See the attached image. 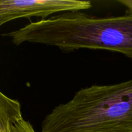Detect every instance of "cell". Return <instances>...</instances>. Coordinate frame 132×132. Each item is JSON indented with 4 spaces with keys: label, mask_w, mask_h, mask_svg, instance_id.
I'll return each instance as SVG.
<instances>
[{
    "label": "cell",
    "mask_w": 132,
    "mask_h": 132,
    "mask_svg": "<svg viewBox=\"0 0 132 132\" xmlns=\"http://www.w3.org/2000/svg\"><path fill=\"white\" fill-rule=\"evenodd\" d=\"M120 16L95 17L81 11L67 12L30 22L3 34L15 45L39 44L57 47L64 52L80 49L106 50L121 53L132 60V1Z\"/></svg>",
    "instance_id": "1"
},
{
    "label": "cell",
    "mask_w": 132,
    "mask_h": 132,
    "mask_svg": "<svg viewBox=\"0 0 132 132\" xmlns=\"http://www.w3.org/2000/svg\"><path fill=\"white\" fill-rule=\"evenodd\" d=\"M41 132H132V79L81 89L46 115Z\"/></svg>",
    "instance_id": "2"
},
{
    "label": "cell",
    "mask_w": 132,
    "mask_h": 132,
    "mask_svg": "<svg viewBox=\"0 0 132 132\" xmlns=\"http://www.w3.org/2000/svg\"><path fill=\"white\" fill-rule=\"evenodd\" d=\"M92 6L80 0H0V26L19 18L46 19L57 13L81 11Z\"/></svg>",
    "instance_id": "3"
},
{
    "label": "cell",
    "mask_w": 132,
    "mask_h": 132,
    "mask_svg": "<svg viewBox=\"0 0 132 132\" xmlns=\"http://www.w3.org/2000/svg\"><path fill=\"white\" fill-rule=\"evenodd\" d=\"M10 132H36V131L28 121L21 118L12 125Z\"/></svg>",
    "instance_id": "4"
},
{
    "label": "cell",
    "mask_w": 132,
    "mask_h": 132,
    "mask_svg": "<svg viewBox=\"0 0 132 132\" xmlns=\"http://www.w3.org/2000/svg\"><path fill=\"white\" fill-rule=\"evenodd\" d=\"M10 131H11V130H10Z\"/></svg>",
    "instance_id": "5"
}]
</instances>
